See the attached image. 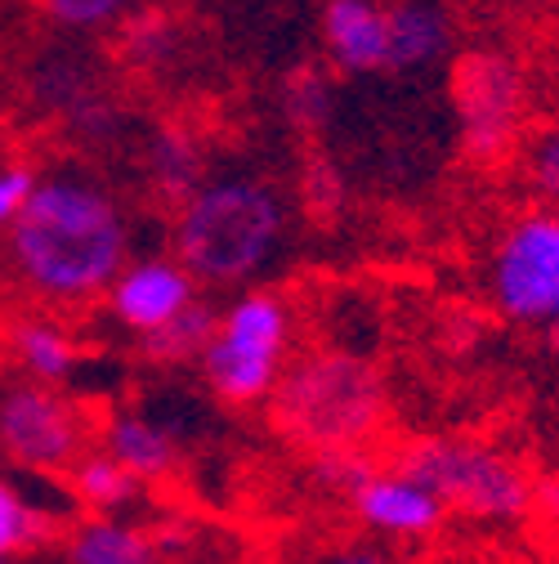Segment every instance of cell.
Masks as SVG:
<instances>
[{"label":"cell","mask_w":559,"mask_h":564,"mask_svg":"<svg viewBox=\"0 0 559 564\" xmlns=\"http://www.w3.org/2000/svg\"><path fill=\"white\" fill-rule=\"evenodd\" d=\"M130 247V216L108 184L86 171H50L0 234V269L32 301L81 310L108 292Z\"/></svg>","instance_id":"cell-1"},{"label":"cell","mask_w":559,"mask_h":564,"mask_svg":"<svg viewBox=\"0 0 559 564\" xmlns=\"http://www.w3.org/2000/svg\"><path fill=\"white\" fill-rule=\"evenodd\" d=\"M287 238V202L255 175L201 180L171 220L175 256L201 288H246Z\"/></svg>","instance_id":"cell-2"},{"label":"cell","mask_w":559,"mask_h":564,"mask_svg":"<svg viewBox=\"0 0 559 564\" xmlns=\"http://www.w3.org/2000/svg\"><path fill=\"white\" fill-rule=\"evenodd\" d=\"M273 431L309 457L363 453L390 412L385 377L354 349H309L292 359L264 399Z\"/></svg>","instance_id":"cell-3"},{"label":"cell","mask_w":559,"mask_h":564,"mask_svg":"<svg viewBox=\"0 0 559 564\" xmlns=\"http://www.w3.org/2000/svg\"><path fill=\"white\" fill-rule=\"evenodd\" d=\"M292 305L268 292L246 288L220 314L216 332L201 349V377L211 394L229 408H255L273 394L277 377L292 364Z\"/></svg>","instance_id":"cell-4"},{"label":"cell","mask_w":559,"mask_h":564,"mask_svg":"<svg viewBox=\"0 0 559 564\" xmlns=\"http://www.w3.org/2000/svg\"><path fill=\"white\" fill-rule=\"evenodd\" d=\"M403 470L426 479L448 511L479 520V524H515L528 516L533 475L502 448L461 435H430L412 440L394 457Z\"/></svg>","instance_id":"cell-5"},{"label":"cell","mask_w":559,"mask_h":564,"mask_svg":"<svg viewBox=\"0 0 559 564\" xmlns=\"http://www.w3.org/2000/svg\"><path fill=\"white\" fill-rule=\"evenodd\" d=\"M452 112H457V134L461 153L479 166L506 162L519 139H524V117H528V77L519 58L502 50H470L452 67Z\"/></svg>","instance_id":"cell-6"},{"label":"cell","mask_w":559,"mask_h":564,"mask_svg":"<svg viewBox=\"0 0 559 564\" xmlns=\"http://www.w3.org/2000/svg\"><path fill=\"white\" fill-rule=\"evenodd\" d=\"M487 296L497 314L546 332L559 323V206L515 216L487 256Z\"/></svg>","instance_id":"cell-7"},{"label":"cell","mask_w":559,"mask_h":564,"mask_svg":"<svg viewBox=\"0 0 559 564\" xmlns=\"http://www.w3.org/2000/svg\"><path fill=\"white\" fill-rule=\"evenodd\" d=\"M95 448L90 412L45 381L0 386V457L32 475H67L81 453Z\"/></svg>","instance_id":"cell-8"},{"label":"cell","mask_w":559,"mask_h":564,"mask_svg":"<svg viewBox=\"0 0 559 564\" xmlns=\"http://www.w3.org/2000/svg\"><path fill=\"white\" fill-rule=\"evenodd\" d=\"M344 502L376 542H430L448 520L439 492L412 470H403L398 462L394 466L368 462L359 479L344 488Z\"/></svg>","instance_id":"cell-9"},{"label":"cell","mask_w":559,"mask_h":564,"mask_svg":"<svg viewBox=\"0 0 559 564\" xmlns=\"http://www.w3.org/2000/svg\"><path fill=\"white\" fill-rule=\"evenodd\" d=\"M197 296L201 282L188 273L179 256H130L103 292L112 323L139 340L166 327L175 314H184Z\"/></svg>","instance_id":"cell-10"},{"label":"cell","mask_w":559,"mask_h":564,"mask_svg":"<svg viewBox=\"0 0 559 564\" xmlns=\"http://www.w3.org/2000/svg\"><path fill=\"white\" fill-rule=\"evenodd\" d=\"M322 50L336 73L368 77L390 67V10L376 0H327Z\"/></svg>","instance_id":"cell-11"},{"label":"cell","mask_w":559,"mask_h":564,"mask_svg":"<svg viewBox=\"0 0 559 564\" xmlns=\"http://www.w3.org/2000/svg\"><path fill=\"white\" fill-rule=\"evenodd\" d=\"M99 448L108 457H117L139 484H166L179 462H184V448L175 440V431L166 426L162 416L153 412H139V408H112L99 431H95Z\"/></svg>","instance_id":"cell-12"},{"label":"cell","mask_w":559,"mask_h":564,"mask_svg":"<svg viewBox=\"0 0 559 564\" xmlns=\"http://www.w3.org/2000/svg\"><path fill=\"white\" fill-rule=\"evenodd\" d=\"M67 564H162V542L130 516H81L63 538Z\"/></svg>","instance_id":"cell-13"},{"label":"cell","mask_w":559,"mask_h":564,"mask_svg":"<svg viewBox=\"0 0 559 564\" xmlns=\"http://www.w3.org/2000/svg\"><path fill=\"white\" fill-rule=\"evenodd\" d=\"M452 45V23L430 0H403L390 10V73H416L443 58Z\"/></svg>","instance_id":"cell-14"},{"label":"cell","mask_w":559,"mask_h":564,"mask_svg":"<svg viewBox=\"0 0 559 564\" xmlns=\"http://www.w3.org/2000/svg\"><path fill=\"white\" fill-rule=\"evenodd\" d=\"M67 492H73V502L86 507L90 516H130L139 507V498H144V484L95 444L67 470Z\"/></svg>","instance_id":"cell-15"},{"label":"cell","mask_w":559,"mask_h":564,"mask_svg":"<svg viewBox=\"0 0 559 564\" xmlns=\"http://www.w3.org/2000/svg\"><path fill=\"white\" fill-rule=\"evenodd\" d=\"M10 349H14L19 368L45 386H63L81 364V340L58 318H19L10 327Z\"/></svg>","instance_id":"cell-16"},{"label":"cell","mask_w":559,"mask_h":564,"mask_svg":"<svg viewBox=\"0 0 559 564\" xmlns=\"http://www.w3.org/2000/svg\"><path fill=\"white\" fill-rule=\"evenodd\" d=\"M144 175L153 184V193L166 202V206H179L201 180H206V162H201V149L188 130H157L149 134V153H144Z\"/></svg>","instance_id":"cell-17"},{"label":"cell","mask_w":559,"mask_h":564,"mask_svg":"<svg viewBox=\"0 0 559 564\" xmlns=\"http://www.w3.org/2000/svg\"><path fill=\"white\" fill-rule=\"evenodd\" d=\"M216 305L206 301V296H197L184 314H175L166 327H157L153 336H144V355L153 359V364H166V368H184V364H197L201 359V349H206V340H211V332H216Z\"/></svg>","instance_id":"cell-18"},{"label":"cell","mask_w":559,"mask_h":564,"mask_svg":"<svg viewBox=\"0 0 559 564\" xmlns=\"http://www.w3.org/2000/svg\"><path fill=\"white\" fill-rule=\"evenodd\" d=\"M50 533H54V516L28 498L19 479L0 475V560L36 551Z\"/></svg>","instance_id":"cell-19"},{"label":"cell","mask_w":559,"mask_h":564,"mask_svg":"<svg viewBox=\"0 0 559 564\" xmlns=\"http://www.w3.org/2000/svg\"><path fill=\"white\" fill-rule=\"evenodd\" d=\"M283 112L296 130H318L331 117V77L327 67H296L283 86Z\"/></svg>","instance_id":"cell-20"},{"label":"cell","mask_w":559,"mask_h":564,"mask_svg":"<svg viewBox=\"0 0 559 564\" xmlns=\"http://www.w3.org/2000/svg\"><path fill=\"white\" fill-rule=\"evenodd\" d=\"M175 36H179V28L166 14H139V19L125 23L121 54L134 67H157V63H166L175 54Z\"/></svg>","instance_id":"cell-21"},{"label":"cell","mask_w":559,"mask_h":564,"mask_svg":"<svg viewBox=\"0 0 559 564\" xmlns=\"http://www.w3.org/2000/svg\"><path fill=\"white\" fill-rule=\"evenodd\" d=\"M524 180L541 206H559V121H546L524 149Z\"/></svg>","instance_id":"cell-22"},{"label":"cell","mask_w":559,"mask_h":564,"mask_svg":"<svg viewBox=\"0 0 559 564\" xmlns=\"http://www.w3.org/2000/svg\"><path fill=\"white\" fill-rule=\"evenodd\" d=\"M36 10L58 23V28H73V32H90V28H108L117 23L130 0H36Z\"/></svg>","instance_id":"cell-23"},{"label":"cell","mask_w":559,"mask_h":564,"mask_svg":"<svg viewBox=\"0 0 559 564\" xmlns=\"http://www.w3.org/2000/svg\"><path fill=\"white\" fill-rule=\"evenodd\" d=\"M32 184H36L32 162H23V158H19V153H10V149H0V234H6V229L14 225V216L23 210V202H28Z\"/></svg>","instance_id":"cell-24"},{"label":"cell","mask_w":559,"mask_h":564,"mask_svg":"<svg viewBox=\"0 0 559 564\" xmlns=\"http://www.w3.org/2000/svg\"><path fill=\"white\" fill-rule=\"evenodd\" d=\"M318 564H398L390 546H381L376 538L372 542H349V546H336L331 555H322Z\"/></svg>","instance_id":"cell-25"},{"label":"cell","mask_w":559,"mask_h":564,"mask_svg":"<svg viewBox=\"0 0 559 564\" xmlns=\"http://www.w3.org/2000/svg\"><path fill=\"white\" fill-rule=\"evenodd\" d=\"M528 516H537L541 524L559 529V475H541V479H533V502H528Z\"/></svg>","instance_id":"cell-26"},{"label":"cell","mask_w":559,"mask_h":564,"mask_svg":"<svg viewBox=\"0 0 559 564\" xmlns=\"http://www.w3.org/2000/svg\"><path fill=\"white\" fill-rule=\"evenodd\" d=\"M421 564H487V560H479V555H430Z\"/></svg>","instance_id":"cell-27"},{"label":"cell","mask_w":559,"mask_h":564,"mask_svg":"<svg viewBox=\"0 0 559 564\" xmlns=\"http://www.w3.org/2000/svg\"><path fill=\"white\" fill-rule=\"evenodd\" d=\"M541 336H546V345H550V355H559V323H550Z\"/></svg>","instance_id":"cell-28"},{"label":"cell","mask_w":559,"mask_h":564,"mask_svg":"<svg viewBox=\"0 0 559 564\" xmlns=\"http://www.w3.org/2000/svg\"><path fill=\"white\" fill-rule=\"evenodd\" d=\"M0 564H10V560H0Z\"/></svg>","instance_id":"cell-29"},{"label":"cell","mask_w":559,"mask_h":564,"mask_svg":"<svg viewBox=\"0 0 559 564\" xmlns=\"http://www.w3.org/2000/svg\"><path fill=\"white\" fill-rule=\"evenodd\" d=\"M0 462H6V457H0Z\"/></svg>","instance_id":"cell-30"}]
</instances>
